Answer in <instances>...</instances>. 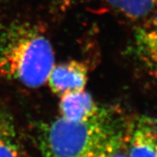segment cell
Returning <instances> with one entry per match:
<instances>
[{"label": "cell", "mask_w": 157, "mask_h": 157, "mask_svg": "<svg viewBox=\"0 0 157 157\" xmlns=\"http://www.w3.org/2000/svg\"><path fill=\"white\" fill-rule=\"evenodd\" d=\"M125 129L126 126L114 136L103 157H130L125 145Z\"/></svg>", "instance_id": "obj_9"}, {"label": "cell", "mask_w": 157, "mask_h": 157, "mask_svg": "<svg viewBox=\"0 0 157 157\" xmlns=\"http://www.w3.org/2000/svg\"><path fill=\"white\" fill-rule=\"evenodd\" d=\"M125 145L130 157H157V120L139 114L128 120Z\"/></svg>", "instance_id": "obj_4"}, {"label": "cell", "mask_w": 157, "mask_h": 157, "mask_svg": "<svg viewBox=\"0 0 157 157\" xmlns=\"http://www.w3.org/2000/svg\"><path fill=\"white\" fill-rule=\"evenodd\" d=\"M113 107L100 105L86 90L70 92L60 96L59 116L70 121H89L107 115Z\"/></svg>", "instance_id": "obj_5"}, {"label": "cell", "mask_w": 157, "mask_h": 157, "mask_svg": "<svg viewBox=\"0 0 157 157\" xmlns=\"http://www.w3.org/2000/svg\"><path fill=\"white\" fill-rule=\"evenodd\" d=\"M54 65L53 47L39 25L12 21L0 26V77L39 88Z\"/></svg>", "instance_id": "obj_1"}, {"label": "cell", "mask_w": 157, "mask_h": 157, "mask_svg": "<svg viewBox=\"0 0 157 157\" xmlns=\"http://www.w3.org/2000/svg\"><path fill=\"white\" fill-rule=\"evenodd\" d=\"M128 51L147 74L157 79V10L138 23Z\"/></svg>", "instance_id": "obj_3"}, {"label": "cell", "mask_w": 157, "mask_h": 157, "mask_svg": "<svg viewBox=\"0 0 157 157\" xmlns=\"http://www.w3.org/2000/svg\"><path fill=\"white\" fill-rule=\"evenodd\" d=\"M127 121L113 108L107 115L89 121H70L59 116L40 122L36 139L41 157H103Z\"/></svg>", "instance_id": "obj_2"}, {"label": "cell", "mask_w": 157, "mask_h": 157, "mask_svg": "<svg viewBox=\"0 0 157 157\" xmlns=\"http://www.w3.org/2000/svg\"><path fill=\"white\" fill-rule=\"evenodd\" d=\"M109 8L125 18L139 23L157 10V0H104Z\"/></svg>", "instance_id": "obj_8"}, {"label": "cell", "mask_w": 157, "mask_h": 157, "mask_svg": "<svg viewBox=\"0 0 157 157\" xmlns=\"http://www.w3.org/2000/svg\"><path fill=\"white\" fill-rule=\"evenodd\" d=\"M0 157H24L15 120L9 108L0 100Z\"/></svg>", "instance_id": "obj_7"}, {"label": "cell", "mask_w": 157, "mask_h": 157, "mask_svg": "<svg viewBox=\"0 0 157 157\" xmlns=\"http://www.w3.org/2000/svg\"><path fill=\"white\" fill-rule=\"evenodd\" d=\"M88 80V67L84 62L69 60L55 64L47 82L51 91L58 96L86 88Z\"/></svg>", "instance_id": "obj_6"}, {"label": "cell", "mask_w": 157, "mask_h": 157, "mask_svg": "<svg viewBox=\"0 0 157 157\" xmlns=\"http://www.w3.org/2000/svg\"><path fill=\"white\" fill-rule=\"evenodd\" d=\"M3 1H4V0H0V4H1V3H2Z\"/></svg>", "instance_id": "obj_10"}]
</instances>
